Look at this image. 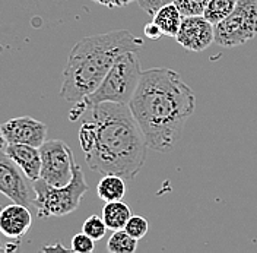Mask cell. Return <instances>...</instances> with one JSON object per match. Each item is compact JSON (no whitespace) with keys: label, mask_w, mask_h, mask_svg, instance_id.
Instances as JSON below:
<instances>
[{"label":"cell","mask_w":257,"mask_h":253,"mask_svg":"<svg viewBox=\"0 0 257 253\" xmlns=\"http://www.w3.org/2000/svg\"><path fill=\"white\" fill-rule=\"evenodd\" d=\"M79 143L86 164L101 174L135 179L146 159L148 143L128 104L101 103L82 116Z\"/></svg>","instance_id":"6da1fadb"},{"label":"cell","mask_w":257,"mask_h":253,"mask_svg":"<svg viewBox=\"0 0 257 253\" xmlns=\"http://www.w3.org/2000/svg\"><path fill=\"white\" fill-rule=\"evenodd\" d=\"M128 107L144 132L148 148L171 152L196 110V95L176 70L152 67L142 70Z\"/></svg>","instance_id":"7a4b0ae2"},{"label":"cell","mask_w":257,"mask_h":253,"mask_svg":"<svg viewBox=\"0 0 257 253\" xmlns=\"http://www.w3.org/2000/svg\"><path fill=\"white\" fill-rule=\"evenodd\" d=\"M142 47L144 41L128 30H114L79 40L67 57L60 97L66 103L82 101L99 87L121 54Z\"/></svg>","instance_id":"3957f363"},{"label":"cell","mask_w":257,"mask_h":253,"mask_svg":"<svg viewBox=\"0 0 257 253\" xmlns=\"http://www.w3.org/2000/svg\"><path fill=\"white\" fill-rule=\"evenodd\" d=\"M141 75L142 69L138 51H127L121 54L95 91L73 104V109L70 110V120H78L89 107L101 103L128 104L138 88Z\"/></svg>","instance_id":"277c9868"},{"label":"cell","mask_w":257,"mask_h":253,"mask_svg":"<svg viewBox=\"0 0 257 253\" xmlns=\"http://www.w3.org/2000/svg\"><path fill=\"white\" fill-rule=\"evenodd\" d=\"M32 186L35 190V202L34 208L37 211L38 218L46 220L50 217H64L72 214L80 205L83 195L88 192V183L85 180L83 172L76 162L72 180L66 186H51L44 182L41 177L32 180Z\"/></svg>","instance_id":"5b68a950"},{"label":"cell","mask_w":257,"mask_h":253,"mask_svg":"<svg viewBox=\"0 0 257 253\" xmlns=\"http://www.w3.org/2000/svg\"><path fill=\"white\" fill-rule=\"evenodd\" d=\"M215 43L224 48L242 46L257 35V0H238L234 11L215 24Z\"/></svg>","instance_id":"8992f818"},{"label":"cell","mask_w":257,"mask_h":253,"mask_svg":"<svg viewBox=\"0 0 257 253\" xmlns=\"http://www.w3.org/2000/svg\"><path fill=\"white\" fill-rule=\"evenodd\" d=\"M41 173L40 177L48 185L66 186L75 172L76 161L70 146L62 139H48L40 146Z\"/></svg>","instance_id":"52a82bcc"},{"label":"cell","mask_w":257,"mask_h":253,"mask_svg":"<svg viewBox=\"0 0 257 253\" xmlns=\"http://www.w3.org/2000/svg\"><path fill=\"white\" fill-rule=\"evenodd\" d=\"M0 193L16 204L34 206L35 190L24 172L3 149H0Z\"/></svg>","instance_id":"ba28073f"},{"label":"cell","mask_w":257,"mask_h":253,"mask_svg":"<svg viewBox=\"0 0 257 253\" xmlns=\"http://www.w3.org/2000/svg\"><path fill=\"white\" fill-rule=\"evenodd\" d=\"M176 40L181 47L199 53L215 43V27L203 15L184 16Z\"/></svg>","instance_id":"9c48e42d"},{"label":"cell","mask_w":257,"mask_h":253,"mask_svg":"<svg viewBox=\"0 0 257 253\" xmlns=\"http://www.w3.org/2000/svg\"><path fill=\"white\" fill-rule=\"evenodd\" d=\"M47 125L30 116H21L2 125V132L8 143H27L41 146L47 141Z\"/></svg>","instance_id":"30bf717a"},{"label":"cell","mask_w":257,"mask_h":253,"mask_svg":"<svg viewBox=\"0 0 257 253\" xmlns=\"http://www.w3.org/2000/svg\"><path fill=\"white\" fill-rule=\"evenodd\" d=\"M32 224V217L28 206L22 204H11L0 209V233L9 238L24 237Z\"/></svg>","instance_id":"8fae6325"},{"label":"cell","mask_w":257,"mask_h":253,"mask_svg":"<svg viewBox=\"0 0 257 253\" xmlns=\"http://www.w3.org/2000/svg\"><path fill=\"white\" fill-rule=\"evenodd\" d=\"M5 152L18 164L30 180H37L41 173V152L38 146L27 143H8Z\"/></svg>","instance_id":"7c38bea8"},{"label":"cell","mask_w":257,"mask_h":253,"mask_svg":"<svg viewBox=\"0 0 257 253\" xmlns=\"http://www.w3.org/2000/svg\"><path fill=\"white\" fill-rule=\"evenodd\" d=\"M183 14L176 6V3H170L162 6L160 11L154 15V22L160 27L161 32L167 37L176 38L177 32L180 30V25L183 22Z\"/></svg>","instance_id":"4fadbf2b"},{"label":"cell","mask_w":257,"mask_h":253,"mask_svg":"<svg viewBox=\"0 0 257 253\" xmlns=\"http://www.w3.org/2000/svg\"><path fill=\"white\" fill-rule=\"evenodd\" d=\"M126 179L117 174H104L96 186L98 198L104 202L121 201L126 195Z\"/></svg>","instance_id":"5bb4252c"},{"label":"cell","mask_w":257,"mask_h":253,"mask_svg":"<svg viewBox=\"0 0 257 253\" xmlns=\"http://www.w3.org/2000/svg\"><path fill=\"white\" fill-rule=\"evenodd\" d=\"M130 217H132L130 208L127 204L123 202V199L105 202V206L102 209V220L105 222L107 228L112 231L123 230Z\"/></svg>","instance_id":"9a60e30c"},{"label":"cell","mask_w":257,"mask_h":253,"mask_svg":"<svg viewBox=\"0 0 257 253\" xmlns=\"http://www.w3.org/2000/svg\"><path fill=\"white\" fill-rule=\"evenodd\" d=\"M107 249L110 253H133L138 249V240L132 237L124 228L117 230L112 231L111 237L108 238Z\"/></svg>","instance_id":"2e32d148"},{"label":"cell","mask_w":257,"mask_h":253,"mask_svg":"<svg viewBox=\"0 0 257 253\" xmlns=\"http://www.w3.org/2000/svg\"><path fill=\"white\" fill-rule=\"evenodd\" d=\"M237 3L238 0H210L203 12V16L215 25L232 12Z\"/></svg>","instance_id":"e0dca14e"},{"label":"cell","mask_w":257,"mask_h":253,"mask_svg":"<svg viewBox=\"0 0 257 253\" xmlns=\"http://www.w3.org/2000/svg\"><path fill=\"white\" fill-rule=\"evenodd\" d=\"M107 230L108 228L102 220V217H98V215H91L89 218L85 220L83 225H82V231L85 234H88L91 238H94L95 241L104 237Z\"/></svg>","instance_id":"ac0fdd59"},{"label":"cell","mask_w":257,"mask_h":253,"mask_svg":"<svg viewBox=\"0 0 257 253\" xmlns=\"http://www.w3.org/2000/svg\"><path fill=\"white\" fill-rule=\"evenodd\" d=\"M210 0H176V6L180 9L183 16L203 15Z\"/></svg>","instance_id":"d6986e66"},{"label":"cell","mask_w":257,"mask_h":253,"mask_svg":"<svg viewBox=\"0 0 257 253\" xmlns=\"http://www.w3.org/2000/svg\"><path fill=\"white\" fill-rule=\"evenodd\" d=\"M148 228H149V224L148 220L141 217V215H132L128 218L127 224L124 225V230L127 231L132 237H135L136 240H141L146 236L148 233Z\"/></svg>","instance_id":"ffe728a7"},{"label":"cell","mask_w":257,"mask_h":253,"mask_svg":"<svg viewBox=\"0 0 257 253\" xmlns=\"http://www.w3.org/2000/svg\"><path fill=\"white\" fill-rule=\"evenodd\" d=\"M70 250L76 253H91L95 250V240L91 238L88 234H85L83 231L73 236L72 238V246Z\"/></svg>","instance_id":"44dd1931"},{"label":"cell","mask_w":257,"mask_h":253,"mask_svg":"<svg viewBox=\"0 0 257 253\" xmlns=\"http://www.w3.org/2000/svg\"><path fill=\"white\" fill-rule=\"evenodd\" d=\"M174 2L176 0H138V5H139V8L144 12L154 16L162 6L170 5V3H174Z\"/></svg>","instance_id":"7402d4cb"},{"label":"cell","mask_w":257,"mask_h":253,"mask_svg":"<svg viewBox=\"0 0 257 253\" xmlns=\"http://www.w3.org/2000/svg\"><path fill=\"white\" fill-rule=\"evenodd\" d=\"M145 35L149 38V40H154V41H157V40H160L161 37L164 35L162 32H161L160 27L152 21V22H149V24H146L144 28Z\"/></svg>","instance_id":"603a6c76"},{"label":"cell","mask_w":257,"mask_h":253,"mask_svg":"<svg viewBox=\"0 0 257 253\" xmlns=\"http://www.w3.org/2000/svg\"><path fill=\"white\" fill-rule=\"evenodd\" d=\"M92 2H96L105 8H123V6H127L130 3H133L135 0H92Z\"/></svg>","instance_id":"cb8c5ba5"},{"label":"cell","mask_w":257,"mask_h":253,"mask_svg":"<svg viewBox=\"0 0 257 253\" xmlns=\"http://www.w3.org/2000/svg\"><path fill=\"white\" fill-rule=\"evenodd\" d=\"M6 145H8V141H6V138H5V135H3V132H2V125H0V149L5 151Z\"/></svg>","instance_id":"d4e9b609"},{"label":"cell","mask_w":257,"mask_h":253,"mask_svg":"<svg viewBox=\"0 0 257 253\" xmlns=\"http://www.w3.org/2000/svg\"><path fill=\"white\" fill-rule=\"evenodd\" d=\"M0 252H3V249H2V247H0Z\"/></svg>","instance_id":"484cf974"}]
</instances>
